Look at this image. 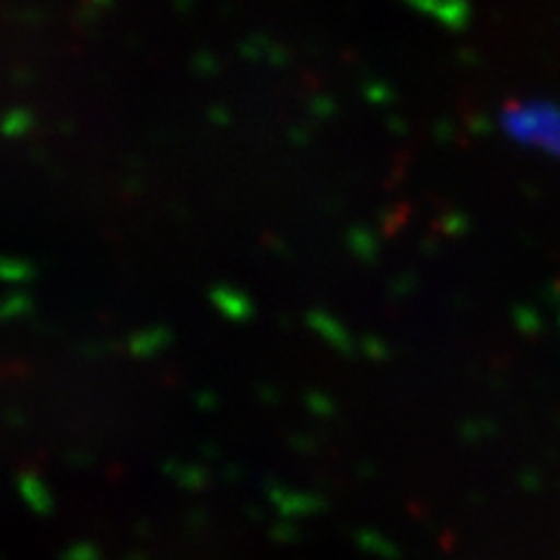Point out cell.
Returning a JSON list of instances; mask_svg holds the SVG:
<instances>
[{
	"label": "cell",
	"instance_id": "6da1fadb",
	"mask_svg": "<svg viewBox=\"0 0 560 560\" xmlns=\"http://www.w3.org/2000/svg\"><path fill=\"white\" fill-rule=\"evenodd\" d=\"M509 128L524 140H540L560 151V112L552 107H520L509 117Z\"/></svg>",
	"mask_w": 560,
	"mask_h": 560
}]
</instances>
